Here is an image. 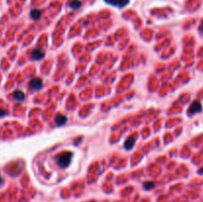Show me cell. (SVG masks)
Instances as JSON below:
<instances>
[{
  "label": "cell",
  "instance_id": "obj_1",
  "mask_svg": "<svg viewBox=\"0 0 203 202\" xmlns=\"http://www.w3.org/2000/svg\"><path fill=\"white\" fill-rule=\"evenodd\" d=\"M73 154L70 152H62L59 155L58 157H55V161L57 165H59L61 168H66L70 165L72 160Z\"/></svg>",
  "mask_w": 203,
  "mask_h": 202
},
{
  "label": "cell",
  "instance_id": "obj_2",
  "mask_svg": "<svg viewBox=\"0 0 203 202\" xmlns=\"http://www.w3.org/2000/svg\"><path fill=\"white\" fill-rule=\"evenodd\" d=\"M106 3L110 4L112 6H115V7L118 8H123L126 5H128L130 0H104Z\"/></svg>",
  "mask_w": 203,
  "mask_h": 202
},
{
  "label": "cell",
  "instance_id": "obj_3",
  "mask_svg": "<svg viewBox=\"0 0 203 202\" xmlns=\"http://www.w3.org/2000/svg\"><path fill=\"white\" fill-rule=\"evenodd\" d=\"M29 87L32 90H40L43 87V80L41 78H34L29 82Z\"/></svg>",
  "mask_w": 203,
  "mask_h": 202
},
{
  "label": "cell",
  "instance_id": "obj_4",
  "mask_svg": "<svg viewBox=\"0 0 203 202\" xmlns=\"http://www.w3.org/2000/svg\"><path fill=\"white\" fill-rule=\"evenodd\" d=\"M201 108H202L201 103H200L199 101H194V102L190 105V107H189L188 114L189 115H193V114L198 113V112L201 111Z\"/></svg>",
  "mask_w": 203,
  "mask_h": 202
},
{
  "label": "cell",
  "instance_id": "obj_5",
  "mask_svg": "<svg viewBox=\"0 0 203 202\" xmlns=\"http://www.w3.org/2000/svg\"><path fill=\"white\" fill-rule=\"evenodd\" d=\"M31 55H32V59L33 60H40L44 59V57H45L44 51L41 50V49H39V48L33 50Z\"/></svg>",
  "mask_w": 203,
  "mask_h": 202
},
{
  "label": "cell",
  "instance_id": "obj_6",
  "mask_svg": "<svg viewBox=\"0 0 203 202\" xmlns=\"http://www.w3.org/2000/svg\"><path fill=\"white\" fill-rule=\"evenodd\" d=\"M82 3L81 1H79V0H71L70 2V4H68V6H70V9H73V10H77V9H79L81 7Z\"/></svg>",
  "mask_w": 203,
  "mask_h": 202
},
{
  "label": "cell",
  "instance_id": "obj_7",
  "mask_svg": "<svg viewBox=\"0 0 203 202\" xmlns=\"http://www.w3.org/2000/svg\"><path fill=\"white\" fill-rule=\"evenodd\" d=\"M13 97L14 99H16L17 101H23L25 99V93L21 90H16L14 93H13Z\"/></svg>",
  "mask_w": 203,
  "mask_h": 202
},
{
  "label": "cell",
  "instance_id": "obj_8",
  "mask_svg": "<svg viewBox=\"0 0 203 202\" xmlns=\"http://www.w3.org/2000/svg\"><path fill=\"white\" fill-rule=\"evenodd\" d=\"M68 121V118L64 115H59L57 118H55V124L58 126H62V125H64Z\"/></svg>",
  "mask_w": 203,
  "mask_h": 202
},
{
  "label": "cell",
  "instance_id": "obj_9",
  "mask_svg": "<svg viewBox=\"0 0 203 202\" xmlns=\"http://www.w3.org/2000/svg\"><path fill=\"white\" fill-rule=\"evenodd\" d=\"M134 144H135V140H134V138L133 137H130V138H128L127 139V141H126V143H125V148H126L127 150H130L131 148L134 146Z\"/></svg>",
  "mask_w": 203,
  "mask_h": 202
},
{
  "label": "cell",
  "instance_id": "obj_10",
  "mask_svg": "<svg viewBox=\"0 0 203 202\" xmlns=\"http://www.w3.org/2000/svg\"><path fill=\"white\" fill-rule=\"evenodd\" d=\"M41 14H42L41 10H38V9H33V10L31 11V17L34 20L39 19V18L41 17Z\"/></svg>",
  "mask_w": 203,
  "mask_h": 202
},
{
  "label": "cell",
  "instance_id": "obj_11",
  "mask_svg": "<svg viewBox=\"0 0 203 202\" xmlns=\"http://www.w3.org/2000/svg\"><path fill=\"white\" fill-rule=\"evenodd\" d=\"M154 186H155V183L154 182H145L144 183V188L145 189H152V188H154Z\"/></svg>",
  "mask_w": 203,
  "mask_h": 202
},
{
  "label": "cell",
  "instance_id": "obj_12",
  "mask_svg": "<svg viewBox=\"0 0 203 202\" xmlns=\"http://www.w3.org/2000/svg\"><path fill=\"white\" fill-rule=\"evenodd\" d=\"M4 115H6V111H4V110H0V117H3Z\"/></svg>",
  "mask_w": 203,
  "mask_h": 202
},
{
  "label": "cell",
  "instance_id": "obj_13",
  "mask_svg": "<svg viewBox=\"0 0 203 202\" xmlns=\"http://www.w3.org/2000/svg\"><path fill=\"white\" fill-rule=\"evenodd\" d=\"M199 30H200V32H202V33H203V24L201 25V27H200V28H199Z\"/></svg>",
  "mask_w": 203,
  "mask_h": 202
},
{
  "label": "cell",
  "instance_id": "obj_14",
  "mask_svg": "<svg viewBox=\"0 0 203 202\" xmlns=\"http://www.w3.org/2000/svg\"><path fill=\"white\" fill-rule=\"evenodd\" d=\"M199 174H203V168L202 169H199Z\"/></svg>",
  "mask_w": 203,
  "mask_h": 202
},
{
  "label": "cell",
  "instance_id": "obj_15",
  "mask_svg": "<svg viewBox=\"0 0 203 202\" xmlns=\"http://www.w3.org/2000/svg\"><path fill=\"white\" fill-rule=\"evenodd\" d=\"M1 181H2V178H1V176H0V183H1Z\"/></svg>",
  "mask_w": 203,
  "mask_h": 202
}]
</instances>
